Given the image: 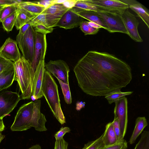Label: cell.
Instances as JSON below:
<instances>
[{"label": "cell", "mask_w": 149, "mask_h": 149, "mask_svg": "<svg viewBox=\"0 0 149 149\" xmlns=\"http://www.w3.org/2000/svg\"><path fill=\"white\" fill-rule=\"evenodd\" d=\"M28 149H41V148L40 145L36 144L32 146Z\"/></svg>", "instance_id": "45"}, {"label": "cell", "mask_w": 149, "mask_h": 149, "mask_svg": "<svg viewBox=\"0 0 149 149\" xmlns=\"http://www.w3.org/2000/svg\"><path fill=\"white\" fill-rule=\"evenodd\" d=\"M15 72V80L18 82L22 94L21 99L31 98L33 93L34 75L31 63L23 56L14 63Z\"/></svg>", "instance_id": "3"}, {"label": "cell", "mask_w": 149, "mask_h": 149, "mask_svg": "<svg viewBox=\"0 0 149 149\" xmlns=\"http://www.w3.org/2000/svg\"><path fill=\"white\" fill-rule=\"evenodd\" d=\"M21 99L16 92L4 90L0 91V120L8 115Z\"/></svg>", "instance_id": "6"}, {"label": "cell", "mask_w": 149, "mask_h": 149, "mask_svg": "<svg viewBox=\"0 0 149 149\" xmlns=\"http://www.w3.org/2000/svg\"><path fill=\"white\" fill-rule=\"evenodd\" d=\"M17 3V0H0V9L6 6Z\"/></svg>", "instance_id": "40"}, {"label": "cell", "mask_w": 149, "mask_h": 149, "mask_svg": "<svg viewBox=\"0 0 149 149\" xmlns=\"http://www.w3.org/2000/svg\"><path fill=\"white\" fill-rule=\"evenodd\" d=\"M127 145L126 141L124 139L113 145L104 146L100 149H127Z\"/></svg>", "instance_id": "34"}, {"label": "cell", "mask_w": 149, "mask_h": 149, "mask_svg": "<svg viewBox=\"0 0 149 149\" xmlns=\"http://www.w3.org/2000/svg\"><path fill=\"white\" fill-rule=\"evenodd\" d=\"M60 85L65 102L68 104H70L72 102V98L69 85L64 83L58 79Z\"/></svg>", "instance_id": "31"}, {"label": "cell", "mask_w": 149, "mask_h": 149, "mask_svg": "<svg viewBox=\"0 0 149 149\" xmlns=\"http://www.w3.org/2000/svg\"><path fill=\"white\" fill-rule=\"evenodd\" d=\"M18 3L6 6L0 9V22H1L6 18L11 15L18 9Z\"/></svg>", "instance_id": "28"}, {"label": "cell", "mask_w": 149, "mask_h": 149, "mask_svg": "<svg viewBox=\"0 0 149 149\" xmlns=\"http://www.w3.org/2000/svg\"><path fill=\"white\" fill-rule=\"evenodd\" d=\"M102 134L94 141L88 142L84 145L82 149H100L104 146L102 139Z\"/></svg>", "instance_id": "32"}, {"label": "cell", "mask_w": 149, "mask_h": 149, "mask_svg": "<svg viewBox=\"0 0 149 149\" xmlns=\"http://www.w3.org/2000/svg\"><path fill=\"white\" fill-rule=\"evenodd\" d=\"M70 131L71 130L69 127H62L60 130L55 134L54 136L56 140H60L63 138L65 134L70 132Z\"/></svg>", "instance_id": "37"}, {"label": "cell", "mask_w": 149, "mask_h": 149, "mask_svg": "<svg viewBox=\"0 0 149 149\" xmlns=\"http://www.w3.org/2000/svg\"><path fill=\"white\" fill-rule=\"evenodd\" d=\"M5 128L3 120H0V132L3 131Z\"/></svg>", "instance_id": "44"}, {"label": "cell", "mask_w": 149, "mask_h": 149, "mask_svg": "<svg viewBox=\"0 0 149 149\" xmlns=\"http://www.w3.org/2000/svg\"><path fill=\"white\" fill-rule=\"evenodd\" d=\"M112 123L113 129L118 141H119L123 139L121 138L120 126L117 118L114 117Z\"/></svg>", "instance_id": "36"}, {"label": "cell", "mask_w": 149, "mask_h": 149, "mask_svg": "<svg viewBox=\"0 0 149 149\" xmlns=\"http://www.w3.org/2000/svg\"><path fill=\"white\" fill-rule=\"evenodd\" d=\"M33 27L36 32L45 35L52 32L54 29L53 27H48L43 25H39Z\"/></svg>", "instance_id": "35"}, {"label": "cell", "mask_w": 149, "mask_h": 149, "mask_svg": "<svg viewBox=\"0 0 149 149\" xmlns=\"http://www.w3.org/2000/svg\"><path fill=\"white\" fill-rule=\"evenodd\" d=\"M97 12L104 20L109 32H120L128 34L120 14L110 11Z\"/></svg>", "instance_id": "9"}, {"label": "cell", "mask_w": 149, "mask_h": 149, "mask_svg": "<svg viewBox=\"0 0 149 149\" xmlns=\"http://www.w3.org/2000/svg\"><path fill=\"white\" fill-rule=\"evenodd\" d=\"M128 5L129 8L135 12L149 28V14L145 8L139 2L135 1L122 0Z\"/></svg>", "instance_id": "18"}, {"label": "cell", "mask_w": 149, "mask_h": 149, "mask_svg": "<svg viewBox=\"0 0 149 149\" xmlns=\"http://www.w3.org/2000/svg\"><path fill=\"white\" fill-rule=\"evenodd\" d=\"M79 26L81 30L85 35L96 34L100 30L99 29L90 26L88 23V21H83Z\"/></svg>", "instance_id": "30"}, {"label": "cell", "mask_w": 149, "mask_h": 149, "mask_svg": "<svg viewBox=\"0 0 149 149\" xmlns=\"http://www.w3.org/2000/svg\"><path fill=\"white\" fill-rule=\"evenodd\" d=\"M45 59H41L36 71L33 83V93L31 97L33 100H38L43 96L41 88L45 70Z\"/></svg>", "instance_id": "15"}, {"label": "cell", "mask_w": 149, "mask_h": 149, "mask_svg": "<svg viewBox=\"0 0 149 149\" xmlns=\"http://www.w3.org/2000/svg\"><path fill=\"white\" fill-rule=\"evenodd\" d=\"M77 0H66L63 4L67 8H71L73 7L76 3Z\"/></svg>", "instance_id": "41"}, {"label": "cell", "mask_w": 149, "mask_h": 149, "mask_svg": "<svg viewBox=\"0 0 149 149\" xmlns=\"http://www.w3.org/2000/svg\"><path fill=\"white\" fill-rule=\"evenodd\" d=\"M70 9L75 13L82 10L96 12L108 11L100 7L90 3L86 0H77L74 6Z\"/></svg>", "instance_id": "24"}, {"label": "cell", "mask_w": 149, "mask_h": 149, "mask_svg": "<svg viewBox=\"0 0 149 149\" xmlns=\"http://www.w3.org/2000/svg\"><path fill=\"white\" fill-rule=\"evenodd\" d=\"M58 86L51 74L45 69L41 90L52 112L61 125L66 123L62 111L58 94Z\"/></svg>", "instance_id": "2"}, {"label": "cell", "mask_w": 149, "mask_h": 149, "mask_svg": "<svg viewBox=\"0 0 149 149\" xmlns=\"http://www.w3.org/2000/svg\"><path fill=\"white\" fill-rule=\"evenodd\" d=\"M102 135V139L104 146L113 145L118 141L112 122H110L106 125L105 130Z\"/></svg>", "instance_id": "23"}, {"label": "cell", "mask_w": 149, "mask_h": 149, "mask_svg": "<svg viewBox=\"0 0 149 149\" xmlns=\"http://www.w3.org/2000/svg\"><path fill=\"white\" fill-rule=\"evenodd\" d=\"M84 19L70 8L63 15L56 26L66 29H72L79 26Z\"/></svg>", "instance_id": "16"}, {"label": "cell", "mask_w": 149, "mask_h": 149, "mask_svg": "<svg viewBox=\"0 0 149 149\" xmlns=\"http://www.w3.org/2000/svg\"><path fill=\"white\" fill-rule=\"evenodd\" d=\"M15 78L14 66L3 71L0 77V91L10 87L15 80Z\"/></svg>", "instance_id": "20"}, {"label": "cell", "mask_w": 149, "mask_h": 149, "mask_svg": "<svg viewBox=\"0 0 149 149\" xmlns=\"http://www.w3.org/2000/svg\"><path fill=\"white\" fill-rule=\"evenodd\" d=\"M114 110V117L118 119L120 126L121 138L124 139L128 123V101L125 96L122 97L115 102Z\"/></svg>", "instance_id": "8"}, {"label": "cell", "mask_w": 149, "mask_h": 149, "mask_svg": "<svg viewBox=\"0 0 149 149\" xmlns=\"http://www.w3.org/2000/svg\"><path fill=\"white\" fill-rule=\"evenodd\" d=\"M76 13L84 19L97 24L101 26L102 28L108 30V27L104 20L97 12L92 10H82Z\"/></svg>", "instance_id": "19"}, {"label": "cell", "mask_w": 149, "mask_h": 149, "mask_svg": "<svg viewBox=\"0 0 149 149\" xmlns=\"http://www.w3.org/2000/svg\"><path fill=\"white\" fill-rule=\"evenodd\" d=\"M79 86L87 94L105 96L125 87L132 79L131 69L112 55L89 51L73 69Z\"/></svg>", "instance_id": "1"}, {"label": "cell", "mask_w": 149, "mask_h": 149, "mask_svg": "<svg viewBox=\"0 0 149 149\" xmlns=\"http://www.w3.org/2000/svg\"><path fill=\"white\" fill-rule=\"evenodd\" d=\"M37 16L19 7L15 25L16 29L17 30L19 29L22 26Z\"/></svg>", "instance_id": "22"}, {"label": "cell", "mask_w": 149, "mask_h": 149, "mask_svg": "<svg viewBox=\"0 0 149 149\" xmlns=\"http://www.w3.org/2000/svg\"><path fill=\"white\" fill-rule=\"evenodd\" d=\"M147 125V120L145 117H139L136 118L134 128L129 141L130 144L135 143L136 139Z\"/></svg>", "instance_id": "25"}, {"label": "cell", "mask_w": 149, "mask_h": 149, "mask_svg": "<svg viewBox=\"0 0 149 149\" xmlns=\"http://www.w3.org/2000/svg\"><path fill=\"white\" fill-rule=\"evenodd\" d=\"M134 149H149V132L144 131L142 134L141 138L136 144Z\"/></svg>", "instance_id": "29"}, {"label": "cell", "mask_w": 149, "mask_h": 149, "mask_svg": "<svg viewBox=\"0 0 149 149\" xmlns=\"http://www.w3.org/2000/svg\"><path fill=\"white\" fill-rule=\"evenodd\" d=\"M29 22L31 26L33 27L39 25H43L47 27L45 15L43 14L38 15L32 19Z\"/></svg>", "instance_id": "33"}, {"label": "cell", "mask_w": 149, "mask_h": 149, "mask_svg": "<svg viewBox=\"0 0 149 149\" xmlns=\"http://www.w3.org/2000/svg\"><path fill=\"white\" fill-rule=\"evenodd\" d=\"M70 9L62 3L54 4L47 6L41 14L45 15L47 27H53L56 26L59 20Z\"/></svg>", "instance_id": "10"}, {"label": "cell", "mask_w": 149, "mask_h": 149, "mask_svg": "<svg viewBox=\"0 0 149 149\" xmlns=\"http://www.w3.org/2000/svg\"><path fill=\"white\" fill-rule=\"evenodd\" d=\"M45 68L46 70L64 83L69 85V66L63 60H50L45 63Z\"/></svg>", "instance_id": "7"}, {"label": "cell", "mask_w": 149, "mask_h": 149, "mask_svg": "<svg viewBox=\"0 0 149 149\" xmlns=\"http://www.w3.org/2000/svg\"><path fill=\"white\" fill-rule=\"evenodd\" d=\"M5 136L1 133V132H0V143L1 142V141L3 140V139L4 138Z\"/></svg>", "instance_id": "46"}, {"label": "cell", "mask_w": 149, "mask_h": 149, "mask_svg": "<svg viewBox=\"0 0 149 149\" xmlns=\"http://www.w3.org/2000/svg\"><path fill=\"white\" fill-rule=\"evenodd\" d=\"M68 143L62 138L60 140H56L54 149H68Z\"/></svg>", "instance_id": "38"}, {"label": "cell", "mask_w": 149, "mask_h": 149, "mask_svg": "<svg viewBox=\"0 0 149 149\" xmlns=\"http://www.w3.org/2000/svg\"><path fill=\"white\" fill-rule=\"evenodd\" d=\"M36 32L31 26L17 44L22 56L31 63L34 55Z\"/></svg>", "instance_id": "5"}, {"label": "cell", "mask_w": 149, "mask_h": 149, "mask_svg": "<svg viewBox=\"0 0 149 149\" xmlns=\"http://www.w3.org/2000/svg\"><path fill=\"white\" fill-rule=\"evenodd\" d=\"M18 13V9L6 18L1 22L3 29L7 32L11 31L15 25Z\"/></svg>", "instance_id": "27"}, {"label": "cell", "mask_w": 149, "mask_h": 149, "mask_svg": "<svg viewBox=\"0 0 149 149\" xmlns=\"http://www.w3.org/2000/svg\"></svg>", "instance_id": "49"}, {"label": "cell", "mask_w": 149, "mask_h": 149, "mask_svg": "<svg viewBox=\"0 0 149 149\" xmlns=\"http://www.w3.org/2000/svg\"><path fill=\"white\" fill-rule=\"evenodd\" d=\"M2 72H0V77H1V74Z\"/></svg>", "instance_id": "47"}, {"label": "cell", "mask_w": 149, "mask_h": 149, "mask_svg": "<svg viewBox=\"0 0 149 149\" xmlns=\"http://www.w3.org/2000/svg\"><path fill=\"white\" fill-rule=\"evenodd\" d=\"M0 56L4 59L15 63L22 56L16 41L9 37L0 48Z\"/></svg>", "instance_id": "13"}, {"label": "cell", "mask_w": 149, "mask_h": 149, "mask_svg": "<svg viewBox=\"0 0 149 149\" xmlns=\"http://www.w3.org/2000/svg\"><path fill=\"white\" fill-rule=\"evenodd\" d=\"M85 103L82 101L78 102L76 104V109L77 110L79 111L82 108L84 107Z\"/></svg>", "instance_id": "42"}, {"label": "cell", "mask_w": 149, "mask_h": 149, "mask_svg": "<svg viewBox=\"0 0 149 149\" xmlns=\"http://www.w3.org/2000/svg\"><path fill=\"white\" fill-rule=\"evenodd\" d=\"M18 6L33 15H38L46 9L43 5L38 2L17 0Z\"/></svg>", "instance_id": "21"}, {"label": "cell", "mask_w": 149, "mask_h": 149, "mask_svg": "<svg viewBox=\"0 0 149 149\" xmlns=\"http://www.w3.org/2000/svg\"><path fill=\"white\" fill-rule=\"evenodd\" d=\"M31 26L29 22L22 26L19 29V32L16 37V42L18 43L26 32Z\"/></svg>", "instance_id": "39"}, {"label": "cell", "mask_w": 149, "mask_h": 149, "mask_svg": "<svg viewBox=\"0 0 149 149\" xmlns=\"http://www.w3.org/2000/svg\"><path fill=\"white\" fill-rule=\"evenodd\" d=\"M89 3L108 11L121 14L129 8L127 4L119 0H86Z\"/></svg>", "instance_id": "14"}, {"label": "cell", "mask_w": 149, "mask_h": 149, "mask_svg": "<svg viewBox=\"0 0 149 149\" xmlns=\"http://www.w3.org/2000/svg\"><path fill=\"white\" fill-rule=\"evenodd\" d=\"M47 45L46 35L36 32L34 57L31 63L34 75L40 60L45 59Z\"/></svg>", "instance_id": "12"}, {"label": "cell", "mask_w": 149, "mask_h": 149, "mask_svg": "<svg viewBox=\"0 0 149 149\" xmlns=\"http://www.w3.org/2000/svg\"><path fill=\"white\" fill-rule=\"evenodd\" d=\"M120 89L115 90L108 93L105 96L109 103L111 104L115 102L120 98L131 94L133 91L121 92Z\"/></svg>", "instance_id": "26"}, {"label": "cell", "mask_w": 149, "mask_h": 149, "mask_svg": "<svg viewBox=\"0 0 149 149\" xmlns=\"http://www.w3.org/2000/svg\"></svg>", "instance_id": "48"}, {"label": "cell", "mask_w": 149, "mask_h": 149, "mask_svg": "<svg viewBox=\"0 0 149 149\" xmlns=\"http://www.w3.org/2000/svg\"><path fill=\"white\" fill-rule=\"evenodd\" d=\"M88 23L90 26L94 28L99 29L102 28L101 26L93 22L88 21Z\"/></svg>", "instance_id": "43"}, {"label": "cell", "mask_w": 149, "mask_h": 149, "mask_svg": "<svg viewBox=\"0 0 149 149\" xmlns=\"http://www.w3.org/2000/svg\"><path fill=\"white\" fill-rule=\"evenodd\" d=\"M34 112L32 127L36 130L40 131H46L45 126L47 120L45 116L40 112L41 100H37L34 102Z\"/></svg>", "instance_id": "17"}, {"label": "cell", "mask_w": 149, "mask_h": 149, "mask_svg": "<svg viewBox=\"0 0 149 149\" xmlns=\"http://www.w3.org/2000/svg\"><path fill=\"white\" fill-rule=\"evenodd\" d=\"M34 102L22 105L19 109L10 127L13 131L26 130L32 127L34 112Z\"/></svg>", "instance_id": "4"}, {"label": "cell", "mask_w": 149, "mask_h": 149, "mask_svg": "<svg viewBox=\"0 0 149 149\" xmlns=\"http://www.w3.org/2000/svg\"><path fill=\"white\" fill-rule=\"evenodd\" d=\"M120 15L127 32V35L136 42H142L143 40L141 38L138 30L139 22L135 16L131 13L128 9Z\"/></svg>", "instance_id": "11"}]
</instances>
